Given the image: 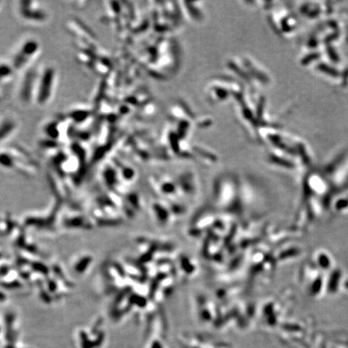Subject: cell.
I'll return each mask as SVG.
<instances>
[{"mask_svg":"<svg viewBox=\"0 0 348 348\" xmlns=\"http://www.w3.org/2000/svg\"><path fill=\"white\" fill-rule=\"evenodd\" d=\"M41 53V45L38 40L29 37L24 39L18 45L11 59V64L15 71H25L33 66V62Z\"/></svg>","mask_w":348,"mask_h":348,"instance_id":"6da1fadb","label":"cell"},{"mask_svg":"<svg viewBox=\"0 0 348 348\" xmlns=\"http://www.w3.org/2000/svg\"><path fill=\"white\" fill-rule=\"evenodd\" d=\"M57 78V72L53 66L48 65L41 69L35 98L37 105L45 107L49 104L56 92Z\"/></svg>","mask_w":348,"mask_h":348,"instance_id":"7a4b0ae2","label":"cell"},{"mask_svg":"<svg viewBox=\"0 0 348 348\" xmlns=\"http://www.w3.org/2000/svg\"><path fill=\"white\" fill-rule=\"evenodd\" d=\"M41 69L33 65L24 71L18 88V98L21 102L29 104L34 101Z\"/></svg>","mask_w":348,"mask_h":348,"instance_id":"3957f363","label":"cell"},{"mask_svg":"<svg viewBox=\"0 0 348 348\" xmlns=\"http://www.w3.org/2000/svg\"><path fill=\"white\" fill-rule=\"evenodd\" d=\"M17 7L20 16L27 22L43 24L49 18L46 10L38 2L21 1L19 2Z\"/></svg>","mask_w":348,"mask_h":348,"instance_id":"277c9868","label":"cell"},{"mask_svg":"<svg viewBox=\"0 0 348 348\" xmlns=\"http://www.w3.org/2000/svg\"><path fill=\"white\" fill-rule=\"evenodd\" d=\"M19 128V122L13 115H6L0 118V145L14 136Z\"/></svg>","mask_w":348,"mask_h":348,"instance_id":"5b68a950","label":"cell"},{"mask_svg":"<svg viewBox=\"0 0 348 348\" xmlns=\"http://www.w3.org/2000/svg\"><path fill=\"white\" fill-rule=\"evenodd\" d=\"M15 72L11 62L0 60V84L8 82Z\"/></svg>","mask_w":348,"mask_h":348,"instance_id":"8992f818","label":"cell"},{"mask_svg":"<svg viewBox=\"0 0 348 348\" xmlns=\"http://www.w3.org/2000/svg\"><path fill=\"white\" fill-rule=\"evenodd\" d=\"M2 2H0V9H1V7H2V6H1V5H2Z\"/></svg>","mask_w":348,"mask_h":348,"instance_id":"52a82bcc","label":"cell"}]
</instances>
